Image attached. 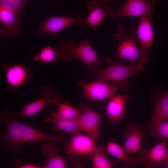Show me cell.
I'll use <instances>...</instances> for the list:
<instances>
[{
    "instance_id": "4316f807",
    "label": "cell",
    "mask_w": 168,
    "mask_h": 168,
    "mask_svg": "<svg viewBox=\"0 0 168 168\" xmlns=\"http://www.w3.org/2000/svg\"><path fill=\"white\" fill-rule=\"evenodd\" d=\"M13 166L17 168H40L43 167L32 164H23L21 160L16 159L13 162Z\"/></svg>"
},
{
    "instance_id": "2e32d148",
    "label": "cell",
    "mask_w": 168,
    "mask_h": 168,
    "mask_svg": "<svg viewBox=\"0 0 168 168\" xmlns=\"http://www.w3.org/2000/svg\"><path fill=\"white\" fill-rule=\"evenodd\" d=\"M131 99L129 95L114 96L107 103L106 114L110 122L115 124L122 120L126 114L125 105Z\"/></svg>"
},
{
    "instance_id": "7a4b0ae2",
    "label": "cell",
    "mask_w": 168,
    "mask_h": 168,
    "mask_svg": "<svg viewBox=\"0 0 168 168\" xmlns=\"http://www.w3.org/2000/svg\"><path fill=\"white\" fill-rule=\"evenodd\" d=\"M105 61L108 64L107 67L100 70H93L94 76L100 81L114 83L119 86V90L122 91L127 90L129 80L132 76H140L145 69L143 65H127L108 56L105 57Z\"/></svg>"
},
{
    "instance_id": "6da1fadb",
    "label": "cell",
    "mask_w": 168,
    "mask_h": 168,
    "mask_svg": "<svg viewBox=\"0 0 168 168\" xmlns=\"http://www.w3.org/2000/svg\"><path fill=\"white\" fill-rule=\"evenodd\" d=\"M16 117V113L10 110H5L0 113V120L6 128L0 144L4 150L18 154L25 143L48 141L57 144L64 140L63 133L52 135L45 133L18 121Z\"/></svg>"
},
{
    "instance_id": "83f0119b",
    "label": "cell",
    "mask_w": 168,
    "mask_h": 168,
    "mask_svg": "<svg viewBox=\"0 0 168 168\" xmlns=\"http://www.w3.org/2000/svg\"><path fill=\"white\" fill-rule=\"evenodd\" d=\"M165 162L166 163L167 167L168 168V154L166 158Z\"/></svg>"
},
{
    "instance_id": "8fae6325",
    "label": "cell",
    "mask_w": 168,
    "mask_h": 168,
    "mask_svg": "<svg viewBox=\"0 0 168 168\" xmlns=\"http://www.w3.org/2000/svg\"><path fill=\"white\" fill-rule=\"evenodd\" d=\"M77 108L80 112L78 121L82 131L96 139L99 136L100 114L86 103L80 104Z\"/></svg>"
},
{
    "instance_id": "ffe728a7",
    "label": "cell",
    "mask_w": 168,
    "mask_h": 168,
    "mask_svg": "<svg viewBox=\"0 0 168 168\" xmlns=\"http://www.w3.org/2000/svg\"><path fill=\"white\" fill-rule=\"evenodd\" d=\"M106 150L108 153L121 161L125 168H134L140 164L138 157L130 156L123 147L114 142L108 143Z\"/></svg>"
},
{
    "instance_id": "cb8c5ba5",
    "label": "cell",
    "mask_w": 168,
    "mask_h": 168,
    "mask_svg": "<svg viewBox=\"0 0 168 168\" xmlns=\"http://www.w3.org/2000/svg\"><path fill=\"white\" fill-rule=\"evenodd\" d=\"M150 133L159 138L168 144V122L166 120H152L150 128Z\"/></svg>"
},
{
    "instance_id": "5bb4252c",
    "label": "cell",
    "mask_w": 168,
    "mask_h": 168,
    "mask_svg": "<svg viewBox=\"0 0 168 168\" xmlns=\"http://www.w3.org/2000/svg\"><path fill=\"white\" fill-rule=\"evenodd\" d=\"M20 14L0 7V31L3 35L13 37L21 33V27L19 21Z\"/></svg>"
},
{
    "instance_id": "30bf717a",
    "label": "cell",
    "mask_w": 168,
    "mask_h": 168,
    "mask_svg": "<svg viewBox=\"0 0 168 168\" xmlns=\"http://www.w3.org/2000/svg\"><path fill=\"white\" fill-rule=\"evenodd\" d=\"M83 21L77 12L72 13L69 17L53 16L40 25L38 34L41 37L45 34H56L72 25L77 26L82 25Z\"/></svg>"
},
{
    "instance_id": "d4e9b609",
    "label": "cell",
    "mask_w": 168,
    "mask_h": 168,
    "mask_svg": "<svg viewBox=\"0 0 168 168\" xmlns=\"http://www.w3.org/2000/svg\"><path fill=\"white\" fill-rule=\"evenodd\" d=\"M168 119V93L162 95L158 100L153 113L152 120Z\"/></svg>"
},
{
    "instance_id": "ac0fdd59",
    "label": "cell",
    "mask_w": 168,
    "mask_h": 168,
    "mask_svg": "<svg viewBox=\"0 0 168 168\" xmlns=\"http://www.w3.org/2000/svg\"><path fill=\"white\" fill-rule=\"evenodd\" d=\"M51 116L45 118L44 121L52 125V131L61 130L74 135L82 130L78 121L68 120L57 116L55 112L51 110Z\"/></svg>"
},
{
    "instance_id": "603a6c76",
    "label": "cell",
    "mask_w": 168,
    "mask_h": 168,
    "mask_svg": "<svg viewBox=\"0 0 168 168\" xmlns=\"http://www.w3.org/2000/svg\"><path fill=\"white\" fill-rule=\"evenodd\" d=\"M57 106L58 110L55 112L57 116L68 120L78 121L80 112L77 107L75 108L70 105L68 101L59 103Z\"/></svg>"
},
{
    "instance_id": "d6986e66",
    "label": "cell",
    "mask_w": 168,
    "mask_h": 168,
    "mask_svg": "<svg viewBox=\"0 0 168 168\" xmlns=\"http://www.w3.org/2000/svg\"><path fill=\"white\" fill-rule=\"evenodd\" d=\"M56 144L49 142L44 144L41 148V153L47 155L44 168H65L66 167V158L64 156L57 155L58 148Z\"/></svg>"
},
{
    "instance_id": "277c9868",
    "label": "cell",
    "mask_w": 168,
    "mask_h": 168,
    "mask_svg": "<svg viewBox=\"0 0 168 168\" xmlns=\"http://www.w3.org/2000/svg\"><path fill=\"white\" fill-rule=\"evenodd\" d=\"M58 48L64 60L69 61L75 58L91 71L96 66L102 63L89 43L88 36L78 44L72 40L63 41L59 43Z\"/></svg>"
},
{
    "instance_id": "3957f363",
    "label": "cell",
    "mask_w": 168,
    "mask_h": 168,
    "mask_svg": "<svg viewBox=\"0 0 168 168\" xmlns=\"http://www.w3.org/2000/svg\"><path fill=\"white\" fill-rule=\"evenodd\" d=\"M117 32L112 34L113 39L118 41L114 53L116 57L127 60L131 66H144L149 58V54L144 52L137 44V37L126 32L120 24Z\"/></svg>"
},
{
    "instance_id": "9c48e42d",
    "label": "cell",
    "mask_w": 168,
    "mask_h": 168,
    "mask_svg": "<svg viewBox=\"0 0 168 168\" xmlns=\"http://www.w3.org/2000/svg\"><path fill=\"white\" fill-rule=\"evenodd\" d=\"M77 84L82 87L84 99L93 101H101L111 98L115 95L117 89L114 84L100 80L90 82L80 81Z\"/></svg>"
},
{
    "instance_id": "9a60e30c",
    "label": "cell",
    "mask_w": 168,
    "mask_h": 168,
    "mask_svg": "<svg viewBox=\"0 0 168 168\" xmlns=\"http://www.w3.org/2000/svg\"><path fill=\"white\" fill-rule=\"evenodd\" d=\"M107 0H91L88 4L90 13L86 19L83 20V24L92 27L99 25L107 17L109 18L112 13L111 8L105 4Z\"/></svg>"
},
{
    "instance_id": "7c38bea8",
    "label": "cell",
    "mask_w": 168,
    "mask_h": 168,
    "mask_svg": "<svg viewBox=\"0 0 168 168\" xmlns=\"http://www.w3.org/2000/svg\"><path fill=\"white\" fill-rule=\"evenodd\" d=\"M167 145L162 141L151 148L147 147L142 150L138 157L140 164L147 168L164 166L168 154Z\"/></svg>"
},
{
    "instance_id": "8992f818",
    "label": "cell",
    "mask_w": 168,
    "mask_h": 168,
    "mask_svg": "<svg viewBox=\"0 0 168 168\" xmlns=\"http://www.w3.org/2000/svg\"><path fill=\"white\" fill-rule=\"evenodd\" d=\"M158 0H128L117 12L112 13L110 19L124 16L147 17L152 20L153 12Z\"/></svg>"
},
{
    "instance_id": "ba28073f",
    "label": "cell",
    "mask_w": 168,
    "mask_h": 168,
    "mask_svg": "<svg viewBox=\"0 0 168 168\" xmlns=\"http://www.w3.org/2000/svg\"><path fill=\"white\" fill-rule=\"evenodd\" d=\"M40 90L42 96L26 105L21 111L16 113V117H30L34 115L41 111L49 104L57 105L63 103V99L56 91L49 85L41 86Z\"/></svg>"
},
{
    "instance_id": "44dd1931",
    "label": "cell",
    "mask_w": 168,
    "mask_h": 168,
    "mask_svg": "<svg viewBox=\"0 0 168 168\" xmlns=\"http://www.w3.org/2000/svg\"><path fill=\"white\" fill-rule=\"evenodd\" d=\"M61 57L58 48L47 46L41 49L34 55V60L40 63L56 62Z\"/></svg>"
},
{
    "instance_id": "484cf974",
    "label": "cell",
    "mask_w": 168,
    "mask_h": 168,
    "mask_svg": "<svg viewBox=\"0 0 168 168\" xmlns=\"http://www.w3.org/2000/svg\"><path fill=\"white\" fill-rule=\"evenodd\" d=\"M33 0H0V6L20 14L24 7Z\"/></svg>"
},
{
    "instance_id": "5b68a950",
    "label": "cell",
    "mask_w": 168,
    "mask_h": 168,
    "mask_svg": "<svg viewBox=\"0 0 168 168\" xmlns=\"http://www.w3.org/2000/svg\"><path fill=\"white\" fill-rule=\"evenodd\" d=\"M2 69L7 83L6 90L10 93L26 87L33 77L31 69L24 63H6L3 65Z\"/></svg>"
},
{
    "instance_id": "52a82bcc",
    "label": "cell",
    "mask_w": 168,
    "mask_h": 168,
    "mask_svg": "<svg viewBox=\"0 0 168 168\" xmlns=\"http://www.w3.org/2000/svg\"><path fill=\"white\" fill-rule=\"evenodd\" d=\"M95 140L90 135L80 132L73 135L65 145L69 159L72 160L76 156L91 158L97 147Z\"/></svg>"
},
{
    "instance_id": "7402d4cb",
    "label": "cell",
    "mask_w": 168,
    "mask_h": 168,
    "mask_svg": "<svg viewBox=\"0 0 168 168\" xmlns=\"http://www.w3.org/2000/svg\"><path fill=\"white\" fill-rule=\"evenodd\" d=\"M106 148L102 146L96 147L91 159L94 168H111L113 166L112 162L107 156Z\"/></svg>"
},
{
    "instance_id": "4fadbf2b",
    "label": "cell",
    "mask_w": 168,
    "mask_h": 168,
    "mask_svg": "<svg viewBox=\"0 0 168 168\" xmlns=\"http://www.w3.org/2000/svg\"><path fill=\"white\" fill-rule=\"evenodd\" d=\"M146 128L138 124H128L124 133L125 141L124 148L129 154L141 150L142 142L145 139Z\"/></svg>"
},
{
    "instance_id": "e0dca14e",
    "label": "cell",
    "mask_w": 168,
    "mask_h": 168,
    "mask_svg": "<svg viewBox=\"0 0 168 168\" xmlns=\"http://www.w3.org/2000/svg\"><path fill=\"white\" fill-rule=\"evenodd\" d=\"M151 20L147 17L140 18L137 29V37L140 47L144 52L148 54L151 47L155 44Z\"/></svg>"
}]
</instances>
